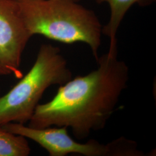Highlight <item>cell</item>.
Listing matches in <instances>:
<instances>
[{
    "mask_svg": "<svg viewBox=\"0 0 156 156\" xmlns=\"http://www.w3.org/2000/svg\"><path fill=\"white\" fill-rule=\"evenodd\" d=\"M30 153L27 138L6 131L0 126V156H28Z\"/></svg>",
    "mask_w": 156,
    "mask_h": 156,
    "instance_id": "7",
    "label": "cell"
},
{
    "mask_svg": "<svg viewBox=\"0 0 156 156\" xmlns=\"http://www.w3.org/2000/svg\"><path fill=\"white\" fill-rule=\"evenodd\" d=\"M73 1H76V2H79L80 0H73Z\"/></svg>",
    "mask_w": 156,
    "mask_h": 156,
    "instance_id": "8",
    "label": "cell"
},
{
    "mask_svg": "<svg viewBox=\"0 0 156 156\" xmlns=\"http://www.w3.org/2000/svg\"><path fill=\"white\" fill-rule=\"evenodd\" d=\"M73 78L67 60L58 48L41 45L28 73L2 97H0V126L28 122L44 92L50 86L62 85Z\"/></svg>",
    "mask_w": 156,
    "mask_h": 156,
    "instance_id": "3",
    "label": "cell"
},
{
    "mask_svg": "<svg viewBox=\"0 0 156 156\" xmlns=\"http://www.w3.org/2000/svg\"><path fill=\"white\" fill-rule=\"evenodd\" d=\"M117 55L108 52L99 57L96 69L61 85L51 100L38 105L28 126L66 127L80 140L104 128L129 79L128 66Z\"/></svg>",
    "mask_w": 156,
    "mask_h": 156,
    "instance_id": "1",
    "label": "cell"
},
{
    "mask_svg": "<svg viewBox=\"0 0 156 156\" xmlns=\"http://www.w3.org/2000/svg\"><path fill=\"white\" fill-rule=\"evenodd\" d=\"M97 3L107 2L111 8L109 22L102 27V33L110 38L109 52H117L116 34L119 27L129 9L137 4L141 6L151 5L156 0H95Z\"/></svg>",
    "mask_w": 156,
    "mask_h": 156,
    "instance_id": "6",
    "label": "cell"
},
{
    "mask_svg": "<svg viewBox=\"0 0 156 156\" xmlns=\"http://www.w3.org/2000/svg\"><path fill=\"white\" fill-rule=\"evenodd\" d=\"M32 36L16 0H0V76L21 79L23 53Z\"/></svg>",
    "mask_w": 156,
    "mask_h": 156,
    "instance_id": "5",
    "label": "cell"
},
{
    "mask_svg": "<svg viewBox=\"0 0 156 156\" xmlns=\"http://www.w3.org/2000/svg\"><path fill=\"white\" fill-rule=\"evenodd\" d=\"M2 127L12 133L32 140L47 151L50 156L79 154L84 156H134L136 153L135 142L120 137L108 144L90 140L79 143L73 139L66 127L34 128L20 123H6Z\"/></svg>",
    "mask_w": 156,
    "mask_h": 156,
    "instance_id": "4",
    "label": "cell"
},
{
    "mask_svg": "<svg viewBox=\"0 0 156 156\" xmlns=\"http://www.w3.org/2000/svg\"><path fill=\"white\" fill-rule=\"evenodd\" d=\"M0 93H1V90H0Z\"/></svg>",
    "mask_w": 156,
    "mask_h": 156,
    "instance_id": "9",
    "label": "cell"
},
{
    "mask_svg": "<svg viewBox=\"0 0 156 156\" xmlns=\"http://www.w3.org/2000/svg\"><path fill=\"white\" fill-rule=\"evenodd\" d=\"M31 36L41 35L63 44L83 42L97 61L102 26L94 12L73 0H16Z\"/></svg>",
    "mask_w": 156,
    "mask_h": 156,
    "instance_id": "2",
    "label": "cell"
}]
</instances>
